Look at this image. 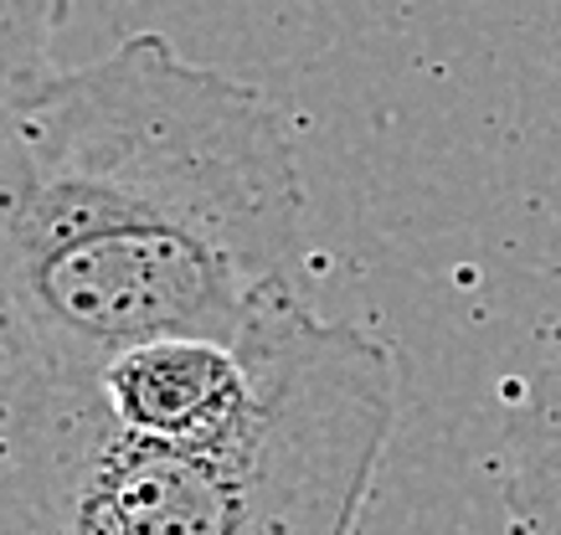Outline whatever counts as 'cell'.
<instances>
[{
    "label": "cell",
    "mask_w": 561,
    "mask_h": 535,
    "mask_svg": "<svg viewBox=\"0 0 561 535\" xmlns=\"http://www.w3.org/2000/svg\"><path fill=\"white\" fill-rule=\"evenodd\" d=\"M305 207L284 114L154 32L0 119V294L62 381L299 299Z\"/></svg>",
    "instance_id": "obj_1"
},
{
    "label": "cell",
    "mask_w": 561,
    "mask_h": 535,
    "mask_svg": "<svg viewBox=\"0 0 561 535\" xmlns=\"http://www.w3.org/2000/svg\"><path fill=\"white\" fill-rule=\"evenodd\" d=\"M257 402L211 438L150 443L78 402L47 535H360L402 412V365L305 294L257 325Z\"/></svg>",
    "instance_id": "obj_2"
},
{
    "label": "cell",
    "mask_w": 561,
    "mask_h": 535,
    "mask_svg": "<svg viewBox=\"0 0 561 535\" xmlns=\"http://www.w3.org/2000/svg\"><path fill=\"white\" fill-rule=\"evenodd\" d=\"M257 325L238 340H154L114 356L99 371L103 417L150 443H191L232 428L263 381Z\"/></svg>",
    "instance_id": "obj_3"
},
{
    "label": "cell",
    "mask_w": 561,
    "mask_h": 535,
    "mask_svg": "<svg viewBox=\"0 0 561 535\" xmlns=\"http://www.w3.org/2000/svg\"><path fill=\"white\" fill-rule=\"evenodd\" d=\"M93 381L51 371L0 294V535H47L51 484L72 412Z\"/></svg>",
    "instance_id": "obj_4"
},
{
    "label": "cell",
    "mask_w": 561,
    "mask_h": 535,
    "mask_svg": "<svg viewBox=\"0 0 561 535\" xmlns=\"http://www.w3.org/2000/svg\"><path fill=\"white\" fill-rule=\"evenodd\" d=\"M68 21V0H0V119L57 78L51 42Z\"/></svg>",
    "instance_id": "obj_5"
}]
</instances>
